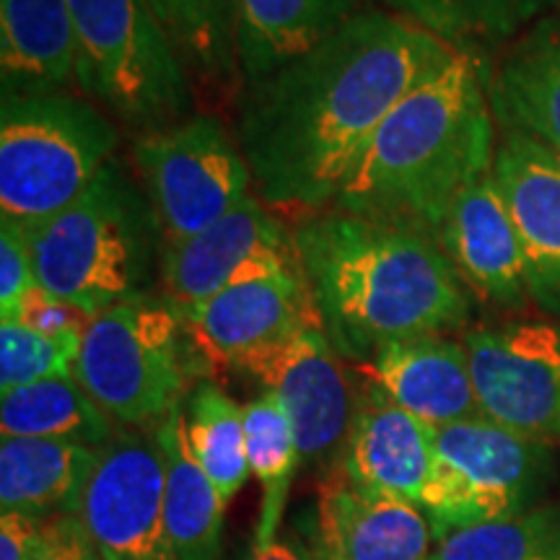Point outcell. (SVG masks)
<instances>
[{
    "label": "cell",
    "mask_w": 560,
    "mask_h": 560,
    "mask_svg": "<svg viewBox=\"0 0 560 560\" xmlns=\"http://www.w3.org/2000/svg\"><path fill=\"white\" fill-rule=\"evenodd\" d=\"M465 350L482 418L542 444L560 439V325L482 327Z\"/></svg>",
    "instance_id": "obj_12"
},
{
    "label": "cell",
    "mask_w": 560,
    "mask_h": 560,
    "mask_svg": "<svg viewBox=\"0 0 560 560\" xmlns=\"http://www.w3.org/2000/svg\"><path fill=\"white\" fill-rule=\"evenodd\" d=\"M34 291L39 285L26 229L0 221V319H16Z\"/></svg>",
    "instance_id": "obj_32"
},
{
    "label": "cell",
    "mask_w": 560,
    "mask_h": 560,
    "mask_svg": "<svg viewBox=\"0 0 560 560\" xmlns=\"http://www.w3.org/2000/svg\"><path fill=\"white\" fill-rule=\"evenodd\" d=\"M244 431H247L249 472L262 486L255 548H265L276 542L301 457L291 420L270 392H262L260 397L244 405Z\"/></svg>",
    "instance_id": "obj_28"
},
{
    "label": "cell",
    "mask_w": 560,
    "mask_h": 560,
    "mask_svg": "<svg viewBox=\"0 0 560 560\" xmlns=\"http://www.w3.org/2000/svg\"><path fill=\"white\" fill-rule=\"evenodd\" d=\"M210 369L179 312L149 293L89 319L73 380L115 423L156 429Z\"/></svg>",
    "instance_id": "obj_5"
},
{
    "label": "cell",
    "mask_w": 560,
    "mask_h": 560,
    "mask_svg": "<svg viewBox=\"0 0 560 560\" xmlns=\"http://www.w3.org/2000/svg\"><path fill=\"white\" fill-rule=\"evenodd\" d=\"M45 520L21 514V511H3L0 516V560H34L42 545Z\"/></svg>",
    "instance_id": "obj_35"
},
{
    "label": "cell",
    "mask_w": 560,
    "mask_h": 560,
    "mask_svg": "<svg viewBox=\"0 0 560 560\" xmlns=\"http://www.w3.org/2000/svg\"><path fill=\"white\" fill-rule=\"evenodd\" d=\"M83 335L52 338L16 319L0 322V392H13L26 384L73 376Z\"/></svg>",
    "instance_id": "obj_31"
},
{
    "label": "cell",
    "mask_w": 560,
    "mask_h": 560,
    "mask_svg": "<svg viewBox=\"0 0 560 560\" xmlns=\"http://www.w3.org/2000/svg\"><path fill=\"white\" fill-rule=\"evenodd\" d=\"M366 11L371 0H240L242 81L262 79L296 60Z\"/></svg>",
    "instance_id": "obj_22"
},
{
    "label": "cell",
    "mask_w": 560,
    "mask_h": 560,
    "mask_svg": "<svg viewBox=\"0 0 560 560\" xmlns=\"http://www.w3.org/2000/svg\"><path fill=\"white\" fill-rule=\"evenodd\" d=\"M164 457V516L177 560H215L223 540V503L187 441L185 405L156 425Z\"/></svg>",
    "instance_id": "obj_24"
},
{
    "label": "cell",
    "mask_w": 560,
    "mask_h": 560,
    "mask_svg": "<svg viewBox=\"0 0 560 560\" xmlns=\"http://www.w3.org/2000/svg\"><path fill=\"white\" fill-rule=\"evenodd\" d=\"M382 5L486 62L490 52L506 50L529 26L560 11V0H382Z\"/></svg>",
    "instance_id": "obj_25"
},
{
    "label": "cell",
    "mask_w": 560,
    "mask_h": 560,
    "mask_svg": "<svg viewBox=\"0 0 560 560\" xmlns=\"http://www.w3.org/2000/svg\"><path fill=\"white\" fill-rule=\"evenodd\" d=\"M436 242L478 299L501 310H522L532 301L520 231L493 174L459 195Z\"/></svg>",
    "instance_id": "obj_16"
},
{
    "label": "cell",
    "mask_w": 560,
    "mask_h": 560,
    "mask_svg": "<svg viewBox=\"0 0 560 560\" xmlns=\"http://www.w3.org/2000/svg\"><path fill=\"white\" fill-rule=\"evenodd\" d=\"M355 371L431 429L480 416L465 342L444 335L387 342Z\"/></svg>",
    "instance_id": "obj_18"
},
{
    "label": "cell",
    "mask_w": 560,
    "mask_h": 560,
    "mask_svg": "<svg viewBox=\"0 0 560 560\" xmlns=\"http://www.w3.org/2000/svg\"><path fill=\"white\" fill-rule=\"evenodd\" d=\"M75 516L104 560H177L164 516L156 429L117 431L96 450Z\"/></svg>",
    "instance_id": "obj_10"
},
{
    "label": "cell",
    "mask_w": 560,
    "mask_h": 560,
    "mask_svg": "<svg viewBox=\"0 0 560 560\" xmlns=\"http://www.w3.org/2000/svg\"><path fill=\"white\" fill-rule=\"evenodd\" d=\"M34 560H94V548H91L79 516H47L45 529H42V545Z\"/></svg>",
    "instance_id": "obj_34"
},
{
    "label": "cell",
    "mask_w": 560,
    "mask_h": 560,
    "mask_svg": "<svg viewBox=\"0 0 560 560\" xmlns=\"http://www.w3.org/2000/svg\"><path fill=\"white\" fill-rule=\"evenodd\" d=\"M120 132L68 91L0 104V219L32 229L60 213L115 159Z\"/></svg>",
    "instance_id": "obj_6"
},
{
    "label": "cell",
    "mask_w": 560,
    "mask_h": 560,
    "mask_svg": "<svg viewBox=\"0 0 560 560\" xmlns=\"http://www.w3.org/2000/svg\"><path fill=\"white\" fill-rule=\"evenodd\" d=\"M493 179L520 231L529 299L560 317V156L527 132L501 128Z\"/></svg>",
    "instance_id": "obj_15"
},
{
    "label": "cell",
    "mask_w": 560,
    "mask_h": 560,
    "mask_svg": "<svg viewBox=\"0 0 560 560\" xmlns=\"http://www.w3.org/2000/svg\"><path fill=\"white\" fill-rule=\"evenodd\" d=\"M488 68L454 52L418 83L363 145L335 210L436 242L459 195L493 174L499 136Z\"/></svg>",
    "instance_id": "obj_2"
},
{
    "label": "cell",
    "mask_w": 560,
    "mask_h": 560,
    "mask_svg": "<svg viewBox=\"0 0 560 560\" xmlns=\"http://www.w3.org/2000/svg\"><path fill=\"white\" fill-rule=\"evenodd\" d=\"M247 560H314L306 550L293 548L289 542H270L265 548H252Z\"/></svg>",
    "instance_id": "obj_36"
},
{
    "label": "cell",
    "mask_w": 560,
    "mask_h": 560,
    "mask_svg": "<svg viewBox=\"0 0 560 560\" xmlns=\"http://www.w3.org/2000/svg\"><path fill=\"white\" fill-rule=\"evenodd\" d=\"M431 560H560V506L454 532Z\"/></svg>",
    "instance_id": "obj_30"
},
{
    "label": "cell",
    "mask_w": 560,
    "mask_h": 560,
    "mask_svg": "<svg viewBox=\"0 0 560 560\" xmlns=\"http://www.w3.org/2000/svg\"><path fill=\"white\" fill-rule=\"evenodd\" d=\"M488 91L501 128L527 132L560 156V11L490 62Z\"/></svg>",
    "instance_id": "obj_20"
},
{
    "label": "cell",
    "mask_w": 560,
    "mask_h": 560,
    "mask_svg": "<svg viewBox=\"0 0 560 560\" xmlns=\"http://www.w3.org/2000/svg\"><path fill=\"white\" fill-rule=\"evenodd\" d=\"M260 382L291 420L304 465H338L346 452L359 387L348 380L342 359L325 327H304L234 366Z\"/></svg>",
    "instance_id": "obj_11"
},
{
    "label": "cell",
    "mask_w": 560,
    "mask_h": 560,
    "mask_svg": "<svg viewBox=\"0 0 560 560\" xmlns=\"http://www.w3.org/2000/svg\"><path fill=\"white\" fill-rule=\"evenodd\" d=\"M94 560H104V558H100V556H96V552H94Z\"/></svg>",
    "instance_id": "obj_37"
},
{
    "label": "cell",
    "mask_w": 560,
    "mask_h": 560,
    "mask_svg": "<svg viewBox=\"0 0 560 560\" xmlns=\"http://www.w3.org/2000/svg\"><path fill=\"white\" fill-rule=\"evenodd\" d=\"M278 272H304L296 234L257 195H249L200 234L164 247L159 289L182 310Z\"/></svg>",
    "instance_id": "obj_13"
},
{
    "label": "cell",
    "mask_w": 560,
    "mask_h": 560,
    "mask_svg": "<svg viewBox=\"0 0 560 560\" xmlns=\"http://www.w3.org/2000/svg\"><path fill=\"white\" fill-rule=\"evenodd\" d=\"M75 86L70 0H0V89L5 96Z\"/></svg>",
    "instance_id": "obj_21"
},
{
    "label": "cell",
    "mask_w": 560,
    "mask_h": 560,
    "mask_svg": "<svg viewBox=\"0 0 560 560\" xmlns=\"http://www.w3.org/2000/svg\"><path fill=\"white\" fill-rule=\"evenodd\" d=\"M317 545L322 560H431L433 529L423 509L355 486L338 462L319 486Z\"/></svg>",
    "instance_id": "obj_17"
},
{
    "label": "cell",
    "mask_w": 560,
    "mask_h": 560,
    "mask_svg": "<svg viewBox=\"0 0 560 560\" xmlns=\"http://www.w3.org/2000/svg\"><path fill=\"white\" fill-rule=\"evenodd\" d=\"M96 450L79 441L3 436L0 441V506L47 516L75 514Z\"/></svg>",
    "instance_id": "obj_23"
},
{
    "label": "cell",
    "mask_w": 560,
    "mask_h": 560,
    "mask_svg": "<svg viewBox=\"0 0 560 560\" xmlns=\"http://www.w3.org/2000/svg\"><path fill=\"white\" fill-rule=\"evenodd\" d=\"M75 86L136 132L192 117V89L177 47L145 0H70Z\"/></svg>",
    "instance_id": "obj_7"
},
{
    "label": "cell",
    "mask_w": 560,
    "mask_h": 560,
    "mask_svg": "<svg viewBox=\"0 0 560 560\" xmlns=\"http://www.w3.org/2000/svg\"><path fill=\"white\" fill-rule=\"evenodd\" d=\"M327 340L369 361L395 340L441 335L470 317V293L439 242L359 215H310L293 231Z\"/></svg>",
    "instance_id": "obj_3"
},
{
    "label": "cell",
    "mask_w": 560,
    "mask_h": 560,
    "mask_svg": "<svg viewBox=\"0 0 560 560\" xmlns=\"http://www.w3.org/2000/svg\"><path fill=\"white\" fill-rule=\"evenodd\" d=\"M552 475L548 444L488 418L433 429V465L423 490L433 540L478 524L520 516Z\"/></svg>",
    "instance_id": "obj_8"
},
{
    "label": "cell",
    "mask_w": 560,
    "mask_h": 560,
    "mask_svg": "<svg viewBox=\"0 0 560 560\" xmlns=\"http://www.w3.org/2000/svg\"><path fill=\"white\" fill-rule=\"evenodd\" d=\"M132 164L164 236V247L200 234L252 195V172L236 136L208 115L140 132Z\"/></svg>",
    "instance_id": "obj_9"
},
{
    "label": "cell",
    "mask_w": 560,
    "mask_h": 560,
    "mask_svg": "<svg viewBox=\"0 0 560 560\" xmlns=\"http://www.w3.org/2000/svg\"><path fill=\"white\" fill-rule=\"evenodd\" d=\"M185 423L195 459L213 480L223 503H231L252 475L244 408L215 382H200L185 400Z\"/></svg>",
    "instance_id": "obj_29"
},
{
    "label": "cell",
    "mask_w": 560,
    "mask_h": 560,
    "mask_svg": "<svg viewBox=\"0 0 560 560\" xmlns=\"http://www.w3.org/2000/svg\"><path fill=\"white\" fill-rule=\"evenodd\" d=\"M16 322L32 327V330H37L42 335L66 338V335H83L89 325V317L75 310V306L66 304V301L50 296V293L34 291V296L26 301L24 310L19 312Z\"/></svg>",
    "instance_id": "obj_33"
},
{
    "label": "cell",
    "mask_w": 560,
    "mask_h": 560,
    "mask_svg": "<svg viewBox=\"0 0 560 560\" xmlns=\"http://www.w3.org/2000/svg\"><path fill=\"white\" fill-rule=\"evenodd\" d=\"M187 70L213 81L240 73V0H145Z\"/></svg>",
    "instance_id": "obj_27"
},
{
    "label": "cell",
    "mask_w": 560,
    "mask_h": 560,
    "mask_svg": "<svg viewBox=\"0 0 560 560\" xmlns=\"http://www.w3.org/2000/svg\"><path fill=\"white\" fill-rule=\"evenodd\" d=\"M177 312L210 366L234 369L247 355L304 327H322L304 272H278L231 285Z\"/></svg>",
    "instance_id": "obj_14"
},
{
    "label": "cell",
    "mask_w": 560,
    "mask_h": 560,
    "mask_svg": "<svg viewBox=\"0 0 560 560\" xmlns=\"http://www.w3.org/2000/svg\"><path fill=\"white\" fill-rule=\"evenodd\" d=\"M340 465L355 486L420 506L433 465V429L363 382Z\"/></svg>",
    "instance_id": "obj_19"
},
{
    "label": "cell",
    "mask_w": 560,
    "mask_h": 560,
    "mask_svg": "<svg viewBox=\"0 0 560 560\" xmlns=\"http://www.w3.org/2000/svg\"><path fill=\"white\" fill-rule=\"evenodd\" d=\"M436 34L371 9L310 52L244 83L236 140L265 206H335L363 145L418 83L454 58Z\"/></svg>",
    "instance_id": "obj_1"
},
{
    "label": "cell",
    "mask_w": 560,
    "mask_h": 560,
    "mask_svg": "<svg viewBox=\"0 0 560 560\" xmlns=\"http://www.w3.org/2000/svg\"><path fill=\"white\" fill-rule=\"evenodd\" d=\"M39 291L96 317L149 296L161 280L164 236L143 187L112 159L86 192L26 229Z\"/></svg>",
    "instance_id": "obj_4"
},
{
    "label": "cell",
    "mask_w": 560,
    "mask_h": 560,
    "mask_svg": "<svg viewBox=\"0 0 560 560\" xmlns=\"http://www.w3.org/2000/svg\"><path fill=\"white\" fill-rule=\"evenodd\" d=\"M115 425L73 376L34 382L0 395L3 436L79 441L100 450L117 436Z\"/></svg>",
    "instance_id": "obj_26"
}]
</instances>
